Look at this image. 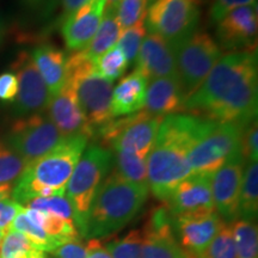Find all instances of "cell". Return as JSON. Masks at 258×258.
Wrapping results in <instances>:
<instances>
[{"label":"cell","mask_w":258,"mask_h":258,"mask_svg":"<svg viewBox=\"0 0 258 258\" xmlns=\"http://www.w3.org/2000/svg\"><path fill=\"white\" fill-rule=\"evenodd\" d=\"M258 64L256 50L221 56L202 85L186 99L184 111L219 123L247 125L256 120Z\"/></svg>","instance_id":"cell-1"},{"label":"cell","mask_w":258,"mask_h":258,"mask_svg":"<svg viewBox=\"0 0 258 258\" xmlns=\"http://www.w3.org/2000/svg\"><path fill=\"white\" fill-rule=\"evenodd\" d=\"M208 120L176 114L163 118L147 157L148 189L154 198L167 202L176 186L192 175L188 156Z\"/></svg>","instance_id":"cell-2"},{"label":"cell","mask_w":258,"mask_h":258,"mask_svg":"<svg viewBox=\"0 0 258 258\" xmlns=\"http://www.w3.org/2000/svg\"><path fill=\"white\" fill-rule=\"evenodd\" d=\"M88 143L84 135L66 137L43 157L29 163L12 189L14 200L27 205L36 198L64 194Z\"/></svg>","instance_id":"cell-3"},{"label":"cell","mask_w":258,"mask_h":258,"mask_svg":"<svg viewBox=\"0 0 258 258\" xmlns=\"http://www.w3.org/2000/svg\"><path fill=\"white\" fill-rule=\"evenodd\" d=\"M148 185L125 180L112 170L103 180L90 208L86 238L98 239L123 228L146 202Z\"/></svg>","instance_id":"cell-4"},{"label":"cell","mask_w":258,"mask_h":258,"mask_svg":"<svg viewBox=\"0 0 258 258\" xmlns=\"http://www.w3.org/2000/svg\"><path fill=\"white\" fill-rule=\"evenodd\" d=\"M114 167V153L101 145L86 147L64 189L80 237L86 238L90 208L99 186Z\"/></svg>","instance_id":"cell-5"},{"label":"cell","mask_w":258,"mask_h":258,"mask_svg":"<svg viewBox=\"0 0 258 258\" xmlns=\"http://www.w3.org/2000/svg\"><path fill=\"white\" fill-rule=\"evenodd\" d=\"M64 80L74 84L84 114L96 132L114 118L111 114L114 83L96 72L95 60L84 49L74 51L66 59Z\"/></svg>","instance_id":"cell-6"},{"label":"cell","mask_w":258,"mask_h":258,"mask_svg":"<svg viewBox=\"0 0 258 258\" xmlns=\"http://www.w3.org/2000/svg\"><path fill=\"white\" fill-rule=\"evenodd\" d=\"M245 125L209 121L190 150L192 175H214L228 160L241 153Z\"/></svg>","instance_id":"cell-7"},{"label":"cell","mask_w":258,"mask_h":258,"mask_svg":"<svg viewBox=\"0 0 258 258\" xmlns=\"http://www.w3.org/2000/svg\"><path fill=\"white\" fill-rule=\"evenodd\" d=\"M163 118L146 110H140L117 121L111 120L97 129L96 133L102 139L104 147L111 148L114 152L148 157Z\"/></svg>","instance_id":"cell-8"},{"label":"cell","mask_w":258,"mask_h":258,"mask_svg":"<svg viewBox=\"0 0 258 258\" xmlns=\"http://www.w3.org/2000/svg\"><path fill=\"white\" fill-rule=\"evenodd\" d=\"M177 78L188 99L207 78L222 56L215 38L205 31H195L175 49Z\"/></svg>","instance_id":"cell-9"},{"label":"cell","mask_w":258,"mask_h":258,"mask_svg":"<svg viewBox=\"0 0 258 258\" xmlns=\"http://www.w3.org/2000/svg\"><path fill=\"white\" fill-rule=\"evenodd\" d=\"M200 22V6L194 0H154L147 9L145 27L176 48L191 36Z\"/></svg>","instance_id":"cell-10"},{"label":"cell","mask_w":258,"mask_h":258,"mask_svg":"<svg viewBox=\"0 0 258 258\" xmlns=\"http://www.w3.org/2000/svg\"><path fill=\"white\" fill-rule=\"evenodd\" d=\"M63 138L47 115L37 112L15 121L5 141L29 164L53 150Z\"/></svg>","instance_id":"cell-11"},{"label":"cell","mask_w":258,"mask_h":258,"mask_svg":"<svg viewBox=\"0 0 258 258\" xmlns=\"http://www.w3.org/2000/svg\"><path fill=\"white\" fill-rule=\"evenodd\" d=\"M18 80L14 112L18 117L37 114L48 108L51 96L28 51H21L12 63Z\"/></svg>","instance_id":"cell-12"},{"label":"cell","mask_w":258,"mask_h":258,"mask_svg":"<svg viewBox=\"0 0 258 258\" xmlns=\"http://www.w3.org/2000/svg\"><path fill=\"white\" fill-rule=\"evenodd\" d=\"M244 170L245 158L239 153L212 175L213 202L222 220L233 222L238 218Z\"/></svg>","instance_id":"cell-13"},{"label":"cell","mask_w":258,"mask_h":258,"mask_svg":"<svg viewBox=\"0 0 258 258\" xmlns=\"http://www.w3.org/2000/svg\"><path fill=\"white\" fill-rule=\"evenodd\" d=\"M47 116L64 138L84 135L90 139L96 134L95 128L84 114L76 86L70 80H64L60 91L51 97Z\"/></svg>","instance_id":"cell-14"},{"label":"cell","mask_w":258,"mask_h":258,"mask_svg":"<svg viewBox=\"0 0 258 258\" xmlns=\"http://www.w3.org/2000/svg\"><path fill=\"white\" fill-rule=\"evenodd\" d=\"M143 233L141 258H195L177 241L167 206L154 209Z\"/></svg>","instance_id":"cell-15"},{"label":"cell","mask_w":258,"mask_h":258,"mask_svg":"<svg viewBox=\"0 0 258 258\" xmlns=\"http://www.w3.org/2000/svg\"><path fill=\"white\" fill-rule=\"evenodd\" d=\"M257 30V4L243 6L218 22L217 42L221 49L226 50H256Z\"/></svg>","instance_id":"cell-16"},{"label":"cell","mask_w":258,"mask_h":258,"mask_svg":"<svg viewBox=\"0 0 258 258\" xmlns=\"http://www.w3.org/2000/svg\"><path fill=\"white\" fill-rule=\"evenodd\" d=\"M166 203L172 218L214 212L212 176H189L176 186Z\"/></svg>","instance_id":"cell-17"},{"label":"cell","mask_w":258,"mask_h":258,"mask_svg":"<svg viewBox=\"0 0 258 258\" xmlns=\"http://www.w3.org/2000/svg\"><path fill=\"white\" fill-rule=\"evenodd\" d=\"M172 225L176 227L183 249L195 258H200L225 221L214 211L172 218Z\"/></svg>","instance_id":"cell-18"},{"label":"cell","mask_w":258,"mask_h":258,"mask_svg":"<svg viewBox=\"0 0 258 258\" xmlns=\"http://www.w3.org/2000/svg\"><path fill=\"white\" fill-rule=\"evenodd\" d=\"M134 63L135 71L143 74L150 82L167 77H177L175 48L156 34L145 36Z\"/></svg>","instance_id":"cell-19"},{"label":"cell","mask_w":258,"mask_h":258,"mask_svg":"<svg viewBox=\"0 0 258 258\" xmlns=\"http://www.w3.org/2000/svg\"><path fill=\"white\" fill-rule=\"evenodd\" d=\"M105 0H91L63 18L62 37L67 49L78 51L88 47L101 24Z\"/></svg>","instance_id":"cell-20"},{"label":"cell","mask_w":258,"mask_h":258,"mask_svg":"<svg viewBox=\"0 0 258 258\" xmlns=\"http://www.w3.org/2000/svg\"><path fill=\"white\" fill-rule=\"evenodd\" d=\"M186 98L177 77L151 80L146 91L145 110L161 116L176 115L184 111Z\"/></svg>","instance_id":"cell-21"},{"label":"cell","mask_w":258,"mask_h":258,"mask_svg":"<svg viewBox=\"0 0 258 258\" xmlns=\"http://www.w3.org/2000/svg\"><path fill=\"white\" fill-rule=\"evenodd\" d=\"M148 80L134 70L120 82L112 91V116H128L145 108Z\"/></svg>","instance_id":"cell-22"},{"label":"cell","mask_w":258,"mask_h":258,"mask_svg":"<svg viewBox=\"0 0 258 258\" xmlns=\"http://www.w3.org/2000/svg\"><path fill=\"white\" fill-rule=\"evenodd\" d=\"M30 55L50 96L54 97L66 79V55L59 48L48 43L35 47Z\"/></svg>","instance_id":"cell-23"},{"label":"cell","mask_w":258,"mask_h":258,"mask_svg":"<svg viewBox=\"0 0 258 258\" xmlns=\"http://www.w3.org/2000/svg\"><path fill=\"white\" fill-rule=\"evenodd\" d=\"M25 213L35 224L40 226L49 237L55 239L61 245L82 238L73 220H66V219L59 218L50 213L27 207H25Z\"/></svg>","instance_id":"cell-24"},{"label":"cell","mask_w":258,"mask_h":258,"mask_svg":"<svg viewBox=\"0 0 258 258\" xmlns=\"http://www.w3.org/2000/svg\"><path fill=\"white\" fill-rule=\"evenodd\" d=\"M121 32L122 28L116 19L114 10L105 9L101 24L97 29L95 36L88 44V47L84 48V51L91 59L96 60L97 57L101 56L103 53H105L106 50L117 43Z\"/></svg>","instance_id":"cell-25"},{"label":"cell","mask_w":258,"mask_h":258,"mask_svg":"<svg viewBox=\"0 0 258 258\" xmlns=\"http://www.w3.org/2000/svg\"><path fill=\"white\" fill-rule=\"evenodd\" d=\"M258 213V165L257 161H247L244 170L238 217L253 221Z\"/></svg>","instance_id":"cell-26"},{"label":"cell","mask_w":258,"mask_h":258,"mask_svg":"<svg viewBox=\"0 0 258 258\" xmlns=\"http://www.w3.org/2000/svg\"><path fill=\"white\" fill-rule=\"evenodd\" d=\"M114 154V171L122 178L139 185H148L147 157L127 152H112Z\"/></svg>","instance_id":"cell-27"},{"label":"cell","mask_w":258,"mask_h":258,"mask_svg":"<svg viewBox=\"0 0 258 258\" xmlns=\"http://www.w3.org/2000/svg\"><path fill=\"white\" fill-rule=\"evenodd\" d=\"M10 228L25 235L34 246H36L38 250L43 251V252H53L61 245L55 239L49 237L40 226H37L28 217V214L25 213V207L21 213H18Z\"/></svg>","instance_id":"cell-28"},{"label":"cell","mask_w":258,"mask_h":258,"mask_svg":"<svg viewBox=\"0 0 258 258\" xmlns=\"http://www.w3.org/2000/svg\"><path fill=\"white\" fill-rule=\"evenodd\" d=\"M238 258H258V232L253 221L239 219L231 224Z\"/></svg>","instance_id":"cell-29"},{"label":"cell","mask_w":258,"mask_h":258,"mask_svg":"<svg viewBox=\"0 0 258 258\" xmlns=\"http://www.w3.org/2000/svg\"><path fill=\"white\" fill-rule=\"evenodd\" d=\"M43 251L34 246L27 237L15 230L6 232L0 244V258H43Z\"/></svg>","instance_id":"cell-30"},{"label":"cell","mask_w":258,"mask_h":258,"mask_svg":"<svg viewBox=\"0 0 258 258\" xmlns=\"http://www.w3.org/2000/svg\"><path fill=\"white\" fill-rule=\"evenodd\" d=\"M129 66L121 48L115 44L95 60V70L103 78L114 83L121 78Z\"/></svg>","instance_id":"cell-31"},{"label":"cell","mask_w":258,"mask_h":258,"mask_svg":"<svg viewBox=\"0 0 258 258\" xmlns=\"http://www.w3.org/2000/svg\"><path fill=\"white\" fill-rule=\"evenodd\" d=\"M27 161L5 140H0V184H11L21 177Z\"/></svg>","instance_id":"cell-32"},{"label":"cell","mask_w":258,"mask_h":258,"mask_svg":"<svg viewBox=\"0 0 258 258\" xmlns=\"http://www.w3.org/2000/svg\"><path fill=\"white\" fill-rule=\"evenodd\" d=\"M200 258H238L231 225H224Z\"/></svg>","instance_id":"cell-33"},{"label":"cell","mask_w":258,"mask_h":258,"mask_svg":"<svg viewBox=\"0 0 258 258\" xmlns=\"http://www.w3.org/2000/svg\"><path fill=\"white\" fill-rule=\"evenodd\" d=\"M150 0H121L114 9L116 19L122 30L145 22Z\"/></svg>","instance_id":"cell-34"},{"label":"cell","mask_w":258,"mask_h":258,"mask_svg":"<svg viewBox=\"0 0 258 258\" xmlns=\"http://www.w3.org/2000/svg\"><path fill=\"white\" fill-rule=\"evenodd\" d=\"M143 241V231L132 230L122 239L111 241L105 247L112 258H141Z\"/></svg>","instance_id":"cell-35"},{"label":"cell","mask_w":258,"mask_h":258,"mask_svg":"<svg viewBox=\"0 0 258 258\" xmlns=\"http://www.w3.org/2000/svg\"><path fill=\"white\" fill-rule=\"evenodd\" d=\"M27 208L47 212L59 218L66 219V220L74 221L72 206H71L70 201L64 196V194L46 196V198H36L27 203Z\"/></svg>","instance_id":"cell-36"},{"label":"cell","mask_w":258,"mask_h":258,"mask_svg":"<svg viewBox=\"0 0 258 258\" xmlns=\"http://www.w3.org/2000/svg\"><path fill=\"white\" fill-rule=\"evenodd\" d=\"M146 35L147 30L146 27H145V22H140V23L135 24L133 27L122 30L121 36L116 44L123 51L125 59H127L129 64L134 63Z\"/></svg>","instance_id":"cell-37"},{"label":"cell","mask_w":258,"mask_h":258,"mask_svg":"<svg viewBox=\"0 0 258 258\" xmlns=\"http://www.w3.org/2000/svg\"><path fill=\"white\" fill-rule=\"evenodd\" d=\"M241 154L247 161L258 160V127L257 120L245 125L241 137Z\"/></svg>","instance_id":"cell-38"},{"label":"cell","mask_w":258,"mask_h":258,"mask_svg":"<svg viewBox=\"0 0 258 258\" xmlns=\"http://www.w3.org/2000/svg\"><path fill=\"white\" fill-rule=\"evenodd\" d=\"M253 4H257V0H213L211 10H209V16L213 22L218 23L233 10Z\"/></svg>","instance_id":"cell-39"},{"label":"cell","mask_w":258,"mask_h":258,"mask_svg":"<svg viewBox=\"0 0 258 258\" xmlns=\"http://www.w3.org/2000/svg\"><path fill=\"white\" fill-rule=\"evenodd\" d=\"M24 206L14 199H6L0 202V231L8 232L18 213L23 211Z\"/></svg>","instance_id":"cell-40"},{"label":"cell","mask_w":258,"mask_h":258,"mask_svg":"<svg viewBox=\"0 0 258 258\" xmlns=\"http://www.w3.org/2000/svg\"><path fill=\"white\" fill-rule=\"evenodd\" d=\"M18 93V80L14 72L0 74V102L14 103Z\"/></svg>","instance_id":"cell-41"},{"label":"cell","mask_w":258,"mask_h":258,"mask_svg":"<svg viewBox=\"0 0 258 258\" xmlns=\"http://www.w3.org/2000/svg\"><path fill=\"white\" fill-rule=\"evenodd\" d=\"M51 253H54L55 258H86V247L82 240L77 239L60 245Z\"/></svg>","instance_id":"cell-42"},{"label":"cell","mask_w":258,"mask_h":258,"mask_svg":"<svg viewBox=\"0 0 258 258\" xmlns=\"http://www.w3.org/2000/svg\"><path fill=\"white\" fill-rule=\"evenodd\" d=\"M86 258H112L110 252L99 239H90L85 245Z\"/></svg>","instance_id":"cell-43"},{"label":"cell","mask_w":258,"mask_h":258,"mask_svg":"<svg viewBox=\"0 0 258 258\" xmlns=\"http://www.w3.org/2000/svg\"><path fill=\"white\" fill-rule=\"evenodd\" d=\"M91 0H61L62 3V9H63V18L67 16L73 14L74 11L82 8V6L86 5Z\"/></svg>","instance_id":"cell-44"},{"label":"cell","mask_w":258,"mask_h":258,"mask_svg":"<svg viewBox=\"0 0 258 258\" xmlns=\"http://www.w3.org/2000/svg\"><path fill=\"white\" fill-rule=\"evenodd\" d=\"M14 186L12 184H0V202L4 201L6 199H10L12 194Z\"/></svg>","instance_id":"cell-45"},{"label":"cell","mask_w":258,"mask_h":258,"mask_svg":"<svg viewBox=\"0 0 258 258\" xmlns=\"http://www.w3.org/2000/svg\"><path fill=\"white\" fill-rule=\"evenodd\" d=\"M23 2L27 5L30 6V8L37 9V8H42V6H44L48 2H50V0H23Z\"/></svg>","instance_id":"cell-46"},{"label":"cell","mask_w":258,"mask_h":258,"mask_svg":"<svg viewBox=\"0 0 258 258\" xmlns=\"http://www.w3.org/2000/svg\"><path fill=\"white\" fill-rule=\"evenodd\" d=\"M5 32H6L5 21H4V17H3L2 11H0V46H2L3 41H4L5 38Z\"/></svg>","instance_id":"cell-47"},{"label":"cell","mask_w":258,"mask_h":258,"mask_svg":"<svg viewBox=\"0 0 258 258\" xmlns=\"http://www.w3.org/2000/svg\"><path fill=\"white\" fill-rule=\"evenodd\" d=\"M106 2V5H105V9H111L114 10L116 8V5L118 4V3L121 2V0H105Z\"/></svg>","instance_id":"cell-48"},{"label":"cell","mask_w":258,"mask_h":258,"mask_svg":"<svg viewBox=\"0 0 258 258\" xmlns=\"http://www.w3.org/2000/svg\"><path fill=\"white\" fill-rule=\"evenodd\" d=\"M5 233H6V232H4V231H0V244H2V240H3V238H4Z\"/></svg>","instance_id":"cell-49"},{"label":"cell","mask_w":258,"mask_h":258,"mask_svg":"<svg viewBox=\"0 0 258 258\" xmlns=\"http://www.w3.org/2000/svg\"><path fill=\"white\" fill-rule=\"evenodd\" d=\"M194 2H196L199 4V3H203V2H206V0H194Z\"/></svg>","instance_id":"cell-50"},{"label":"cell","mask_w":258,"mask_h":258,"mask_svg":"<svg viewBox=\"0 0 258 258\" xmlns=\"http://www.w3.org/2000/svg\"><path fill=\"white\" fill-rule=\"evenodd\" d=\"M152 2H154V0H150V3H152Z\"/></svg>","instance_id":"cell-51"},{"label":"cell","mask_w":258,"mask_h":258,"mask_svg":"<svg viewBox=\"0 0 258 258\" xmlns=\"http://www.w3.org/2000/svg\"><path fill=\"white\" fill-rule=\"evenodd\" d=\"M43 258H46V257H43Z\"/></svg>","instance_id":"cell-52"}]
</instances>
